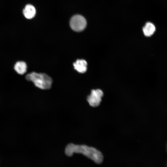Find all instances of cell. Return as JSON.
<instances>
[{
  "mask_svg": "<svg viewBox=\"0 0 167 167\" xmlns=\"http://www.w3.org/2000/svg\"><path fill=\"white\" fill-rule=\"evenodd\" d=\"M74 69L79 73H83L87 70V63L84 59H78L73 63Z\"/></svg>",
  "mask_w": 167,
  "mask_h": 167,
  "instance_id": "obj_5",
  "label": "cell"
},
{
  "mask_svg": "<svg viewBox=\"0 0 167 167\" xmlns=\"http://www.w3.org/2000/svg\"><path fill=\"white\" fill-rule=\"evenodd\" d=\"M144 35L149 37L152 35L156 31V27L154 24L150 22L147 23L143 28Z\"/></svg>",
  "mask_w": 167,
  "mask_h": 167,
  "instance_id": "obj_7",
  "label": "cell"
},
{
  "mask_svg": "<svg viewBox=\"0 0 167 167\" xmlns=\"http://www.w3.org/2000/svg\"><path fill=\"white\" fill-rule=\"evenodd\" d=\"M14 69L19 74L23 75L27 71V65L23 61L17 62L15 65Z\"/></svg>",
  "mask_w": 167,
  "mask_h": 167,
  "instance_id": "obj_8",
  "label": "cell"
},
{
  "mask_svg": "<svg viewBox=\"0 0 167 167\" xmlns=\"http://www.w3.org/2000/svg\"><path fill=\"white\" fill-rule=\"evenodd\" d=\"M103 96V93L101 90L98 89H93L87 96V100L91 106L97 107L100 105Z\"/></svg>",
  "mask_w": 167,
  "mask_h": 167,
  "instance_id": "obj_4",
  "label": "cell"
},
{
  "mask_svg": "<svg viewBox=\"0 0 167 167\" xmlns=\"http://www.w3.org/2000/svg\"><path fill=\"white\" fill-rule=\"evenodd\" d=\"M23 14L27 19H30L35 16L36 11L34 7L32 5L27 4L23 10Z\"/></svg>",
  "mask_w": 167,
  "mask_h": 167,
  "instance_id": "obj_6",
  "label": "cell"
},
{
  "mask_svg": "<svg viewBox=\"0 0 167 167\" xmlns=\"http://www.w3.org/2000/svg\"><path fill=\"white\" fill-rule=\"evenodd\" d=\"M26 79L32 82L36 87L42 89H48L51 86L52 80L48 75L42 73L32 72L28 74Z\"/></svg>",
  "mask_w": 167,
  "mask_h": 167,
  "instance_id": "obj_2",
  "label": "cell"
},
{
  "mask_svg": "<svg viewBox=\"0 0 167 167\" xmlns=\"http://www.w3.org/2000/svg\"><path fill=\"white\" fill-rule=\"evenodd\" d=\"M65 152L68 156H72L75 153L82 154L98 164L101 163L103 159V156L99 151L84 144L69 143L65 148Z\"/></svg>",
  "mask_w": 167,
  "mask_h": 167,
  "instance_id": "obj_1",
  "label": "cell"
},
{
  "mask_svg": "<svg viewBox=\"0 0 167 167\" xmlns=\"http://www.w3.org/2000/svg\"><path fill=\"white\" fill-rule=\"evenodd\" d=\"M70 24V27L73 30L76 32H81L86 27L87 21L83 16L76 15L71 18Z\"/></svg>",
  "mask_w": 167,
  "mask_h": 167,
  "instance_id": "obj_3",
  "label": "cell"
}]
</instances>
